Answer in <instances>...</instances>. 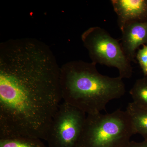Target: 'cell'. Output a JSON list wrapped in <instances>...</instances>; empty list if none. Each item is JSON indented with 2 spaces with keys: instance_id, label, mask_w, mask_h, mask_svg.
I'll return each instance as SVG.
<instances>
[{
  "instance_id": "cell-11",
  "label": "cell",
  "mask_w": 147,
  "mask_h": 147,
  "mask_svg": "<svg viewBox=\"0 0 147 147\" xmlns=\"http://www.w3.org/2000/svg\"><path fill=\"white\" fill-rule=\"evenodd\" d=\"M137 59L144 76H147V44L139 49L136 54Z\"/></svg>"
},
{
  "instance_id": "cell-1",
  "label": "cell",
  "mask_w": 147,
  "mask_h": 147,
  "mask_svg": "<svg viewBox=\"0 0 147 147\" xmlns=\"http://www.w3.org/2000/svg\"><path fill=\"white\" fill-rule=\"evenodd\" d=\"M1 55L0 139L46 141L62 100L61 70L49 51L34 41H13Z\"/></svg>"
},
{
  "instance_id": "cell-9",
  "label": "cell",
  "mask_w": 147,
  "mask_h": 147,
  "mask_svg": "<svg viewBox=\"0 0 147 147\" xmlns=\"http://www.w3.org/2000/svg\"><path fill=\"white\" fill-rule=\"evenodd\" d=\"M129 94L134 103L140 108L147 109V76L137 80Z\"/></svg>"
},
{
  "instance_id": "cell-8",
  "label": "cell",
  "mask_w": 147,
  "mask_h": 147,
  "mask_svg": "<svg viewBox=\"0 0 147 147\" xmlns=\"http://www.w3.org/2000/svg\"><path fill=\"white\" fill-rule=\"evenodd\" d=\"M126 111L131 118L134 134H140L147 141V109L132 102L128 103Z\"/></svg>"
},
{
  "instance_id": "cell-3",
  "label": "cell",
  "mask_w": 147,
  "mask_h": 147,
  "mask_svg": "<svg viewBox=\"0 0 147 147\" xmlns=\"http://www.w3.org/2000/svg\"><path fill=\"white\" fill-rule=\"evenodd\" d=\"M134 134L126 110L88 115L76 147H128Z\"/></svg>"
},
{
  "instance_id": "cell-12",
  "label": "cell",
  "mask_w": 147,
  "mask_h": 147,
  "mask_svg": "<svg viewBox=\"0 0 147 147\" xmlns=\"http://www.w3.org/2000/svg\"><path fill=\"white\" fill-rule=\"evenodd\" d=\"M128 147H147V141L144 140V141L141 142L131 141Z\"/></svg>"
},
{
  "instance_id": "cell-10",
  "label": "cell",
  "mask_w": 147,
  "mask_h": 147,
  "mask_svg": "<svg viewBox=\"0 0 147 147\" xmlns=\"http://www.w3.org/2000/svg\"><path fill=\"white\" fill-rule=\"evenodd\" d=\"M0 147H45L41 139L19 137L0 139Z\"/></svg>"
},
{
  "instance_id": "cell-7",
  "label": "cell",
  "mask_w": 147,
  "mask_h": 147,
  "mask_svg": "<svg viewBox=\"0 0 147 147\" xmlns=\"http://www.w3.org/2000/svg\"><path fill=\"white\" fill-rule=\"evenodd\" d=\"M117 23L121 30L132 21H147V0H112Z\"/></svg>"
},
{
  "instance_id": "cell-4",
  "label": "cell",
  "mask_w": 147,
  "mask_h": 147,
  "mask_svg": "<svg viewBox=\"0 0 147 147\" xmlns=\"http://www.w3.org/2000/svg\"><path fill=\"white\" fill-rule=\"evenodd\" d=\"M82 39L92 63L115 67L123 79L132 76L131 62L125 55L120 43L105 29L99 27L90 28L82 35Z\"/></svg>"
},
{
  "instance_id": "cell-2",
  "label": "cell",
  "mask_w": 147,
  "mask_h": 147,
  "mask_svg": "<svg viewBox=\"0 0 147 147\" xmlns=\"http://www.w3.org/2000/svg\"><path fill=\"white\" fill-rule=\"evenodd\" d=\"M60 84L64 102L87 115L100 113L108 102L125 92L123 79L102 75L93 63L69 64L61 70Z\"/></svg>"
},
{
  "instance_id": "cell-5",
  "label": "cell",
  "mask_w": 147,
  "mask_h": 147,
  "mask_svg": "<svg viewBox=\"0 0 147 147\" xmlns=\"http://www.w3.org/2000/svg\"><path fill=\"white\" fill-rule=\"evenodd\" d=\"M78 108L63 102L53 117L46 141L50 147H76L87 116Z\"/></svg>"
},
{
  "instance_id": "cell-6",
  "label": "cell",
  "mask_w": 147,
  "mask_h": 147,
  "mask_svg": "<svg viewBox=\"0 0 147 147\" xmlns=\"http://www.w3.org/2000/svg\"><path fill=\"white\" fill-rule=\"evenodd\" d=\"M121 31L122 49L128 60L135 63L137 49L147 44V21L129 22Z\"/></svg>"
}]
</instances>
